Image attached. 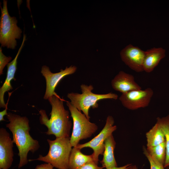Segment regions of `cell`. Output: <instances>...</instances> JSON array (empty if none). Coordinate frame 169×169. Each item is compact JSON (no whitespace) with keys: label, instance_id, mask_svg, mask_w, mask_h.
Wrapping results in <instances>:
<instances>
[{"label":"cell","instance_id":"6da1fadb","mask_svg":"<svg viewBox=\"0 0 169 169\" xmlns=\"http://www.w3.org/2000/svg\"><path fill=\"white\" fill-rule=\"evenodd\" d=\"M7 117L9 123L6 125L13 134V142L17 146L20 161V168L27 164L28 154L29 151L34 153L40 147L38 141L33 139L29 134V121L26 116L8 113Z\"/></svg>","mask_w":169,"mask_h":169},{"label":"cell","instance_id":"7a4b0ae2","mask_svg":"<svg viewBox=\"0 0 169 169\" xmlns=\"http://www.w3.org/2000/svg\"><path fill=\"white\" fill-rule=\"evenodd\" d=\"M48 100L52 106L50 118L49 119L45 110L39 111L40 123L48 129L46 134L54 135L56 137H69L72 123L69 111L64 105L63 100L57 95Z\"/></svg>","mask_w":169,"mask_h":169},{"label":"cell","instance_id":"3957f363","mask_svg":"<svg viewBox=\"0 0 169 169\" xmlns=\"http://www.w3.org/2000/svg\"><path fill=\"white\" fill-rule=\"evenodd\" d=\"M70 137H56L55 140L48 139L49 151L45 156L40 155L38 158L29 161L38 160L49 163L58 169H69V161L72 146Z\"/></svg>","mask_w":169,"mask_h":169},{"label":"cell","instance_id":"277c9868","mask_svg":"<svg viewBox=\"0 0 169 169\" xmlns=\"http://www.w3.org/2000/svg\"><path fill=\"white\" fill-rule=\"evenodd\" d=\"M81 94L71 92L67 95L71 104L79 110L83 112L90 120L89 111L90 108H96L98 107V101L104 99L116 100L118 96L116 94L110 92L106 94H97L92 92L93 86L82 84L80 86Z\"/></svg>","mask_w":169,"mask_h":169},{"label":"cell","instance_id":"5b68a950","mask_svg":"<svg viewBox=\"0 0 169 169\" xmlns=\"http://www.w3.org/2000/svg\"><path fill=\"white\" fill-rule=\"evenodd\" d=\"M66 105L71 113L73 121V128L70 138L73 147H76L80 141L90 137L98 129V126L91 122L85 115L73 106L70 102Z\"/></svg>","mask_w":169,"mask_h":169},{"label":"cell","instance_id":"8992f818","mask_svg":"<svg viewBox=\"0 0 169 169\" xmlns=\"http://www.w3.org/2000/svg\"><path fill=\"white\" fill-rule=\"evenodd\" d=\"M7 5V1L4 0L3 8L0 6V43L1 47L14 49L17 45L16 39L20 38L22 31L17 25L16 18L9 15Z\"/></svg>","mask_w":169,"mask_h":169},{"label":"cell","instance_id":"52a82bcc","mask_svg":"<svg viewBox=\"0 0 169 169\" xmlns=\"http://www.w3.org/2000/svg\"><path fill=\"white\" fill-rule=\"evenodd\" d=\"M114 120L111 115L107 116L106 123L103 128L99 133L90 141L82 144H78L76 147L80 149L85 147L92 149V154L94 162L98 165L99 157L103 155L105 150L104 142L105 139L112 134L117 129V126L114 125Z\"/></svg>","mask_w":169,"mask_h":169},{"label":"cell","instance_id":"ba28073f","mask_svg":"<svg viewBox=\"0 0 169 169\" xmlns=\"http://www.w3.org/2000/svg\"><path fill=\"white\" fill-rule=\"evenodd\" d=\"M153 93V90L150 88L133 90L122 94L119 99L124 107L134 110L148 106Z\"/></svg>","mask_w":169,"mask_h":169},{"label":"cell","instance_id":"9c48e42d","mask_svg":"<svg viewBox=\"0 0 169 169\" xmlns=\"http://www.w3.org/2000/svg\"><path fill=\"white\" fill-rule=\"evenodd\" d=\"M77 69L75 66L71 65L66 67L63 70L56 73H53L49 68L46 65L43 66L41 68V73L45 78L46 82V89L44 99L48 100L53 95H57L55 92V88L60 81L66 76L74 73Z\"/></svg>","mask_w":169,"mask_h":169},{"label":"cell","instance_id":"30bf717a","mask_svg":"<svg viewBox=\"0 0 169 169\" xmlns=\"http://www.w3.org/2000/svg\"><path fill=\"white\" fill-rule=\"evenodd\" d=\"M145 51L129 44L121 51L122 60L130 68L137 72L144 71L143 65Z\"/></svg>","mask_w":169,"mask_h":169},{"label":"cell","instance_id":"8fae6325","mask_svg":"<svg viewBox=\"0 0 169 169\" xmlns=\"http://www.w3.org/2000/svg\"><path fill=\"white\" fill-rule=\"evenodd\" d=\"M13 141L9 133L3 128L0 129V169H8L13 161Z\"/></svg>","mask_w":169,"mask_h":169},{"label":"cell","instance_id":"7c38bea8","mask_svg":"<svg viewBox=\"0 0 169 169\" xmlns=\"http://www.w3.org/2000/svg\"><path fill=\"white\" fill-rule=\"evenodd\" d=\"M113 89L122 94L141 89L135 80L134 76L123 71H120L111 81Z\"/></svg>","mask_w":169,"mask_h":169},{"label":"cell","instance_id":"4fadbf2b","mask_svg":"<svg viewBox=\"0 0 169 169\" xmlns=\"http://www.w3.org/2000/svg\"><path fill=\"white\" fill-rule=\"evenodd\" d=\"M26 39V36L23 34V40L22 44L14 59L7 65V76L5 81L0 88V107L5 108L6 104L4 101V95L7 91L13 89L11 82L12 80H15L14 76L17 69V59L24 45Z\"/></svg>","mask_w":169,"mask_h":169},{"label":"cell","instance_id":"5bb4252c","mask_svg":"<svg viewBox=\"0 0 169 169\" xmlns=\"http://www.w3.org/2000/svg\"><path fill=\"white\" fill-rule=\"evenodd\" d=\"M143 68L144 71L150 73L166 56V50L162 48H153L145 51Z\"/></svg>","mask_w":169,"mask_h":169},{"label":"cell","instance_id":"9a60e30c","mask_svg":"<svg viewBox=\"0 0 169 169\" xmlns=\"http://www.w3.org/2000/svg\"><path fill=\"white\" fill-rule=\"evenodd\" d=\"M105 150L103 154V157L101 161L103 166L106 169L117 167L114 155L116 142L113 136L111 135L105 140L104 142Z\"/></svg>","mask_w":169,"mask_h":169},{"label":"cell","instance_id":"2e32d148","mask_svg":"<svg viewBox=\"0 0 169 169\" xmlns=\"http://www.w3.org/2000/svg\"><path fill=\"white\" fill-rule=\"evenodd\" d=\"M80 149L73 147L69 157V169H76L84 165L94 161L92 154L87 155L83 154Z\"/></svg>","mask_w":169,"mask_h":169},{"label":"cell","instance_id":"e0dca14e","mask_svg":"<svg viewBox=\"0 0 169 169\" xmlns=\"http://www.w3.org/2000/svg\"><path fill=\"white\" fill-rule=\"evenodd\" d=\"M147 148L157 146L165 141L163 132L159 124H155L146 134Z\"/></svg>","mask_w":169,"mask_h":169},{"label":"cell","instance_id":"ac0fdd59","mask_svg":"<svg viewBox=\"0 0 169 169\" xmlns=\"http://www.w3.org/2000/svg\"><path fill=\"white\" fill-rule=\"evenodd\" d=\"M156 122L161 128L164 133L166 148V156L164 165L165 168L169 166V115L164 117H158Z\"/></svg>","mask_w":169,"mask_h":169},{"label":"cell","instance_id":"d6986e66","mask_svg":"<svg viewBox=\"0 0 169 169\" xmlns=\"http://www.w3.org/2000/svg\"><path fill=\"white\" fill-rule=\"evenodd\" d=\"M146 149L153 158L164 166L166 156L165 141L156 146L147 148Z\"/></svg>","mask_w":169,"mask_h":169},{"label":"cell","instance_id":"ffe728a7","mask_svg":"<svg viewBox=\"0 0 169 169\" xmlns=\"http://www.w3.org/2000/svg\"><path fill=\"white\" fill-rule=\"evenodd\" d=\"M143 154L149 162L150 169H166L163 166L160 164L149 154L146 148L143 147Z\"/></svg>","mask_w":169,"mask_h":169},{"label":"cell","instance_id":"44dd1931","mask_svg":"<svg viewBox=\"0 0 169 169\" xmlns=\"http://www.w3.org/2000/svg\"><path fill=\"white\" fill-rule=\"evenodd\" d=\"M11 57H7L3 53L2 47L0 48V75L3 74V70L5 67L7 65L12 59Z\"/></svg>","mask_w":169,"mask_h":169},{"label":"cell","instance_id":"7402d4cb","mask_svg":"<svg viewBox=\"0 0 169 169\" xmlns=\"http://www.w3.org/2000/svg\"><path fill=\"white\" fill-rule=\"evenodd\" d=\"M103 167L99 166L94 161L87 163L76 169H103Z\"/></svg>","mask_w":169,"mask_h":169},{"label":"cell","instance_id":"603a6c76","mask_svg":"<svg viewBox=\"0 0 169 169\" xmlns=\"http://www.w3.org/2000/svg\"><path fill=\"white\" fill-rule=\"evenodd\" d=\"M54 166L49 163H45L36 166L35 169H53Z\"/></svg>","mask_w":169,"mask_h":169},{"label":"cell","instance_id":"cb8c5ba5","mask_svg":"<svg viewBox=\"0 0 169 169\" xmlns=\"http://www.w3.org/2000/svg\"><path fill=\"white\" fill-rule=\"evenodd\" d=\"M9 99L7 101V102L6 104V106L5 108V110H3L2 111L0 112V121H2L3 120H5L4 119V116L5 115H8V113L7 112V110L8 109L7 105L8 104V101L9 100Z\"/></svg>","mask_w":169,"mask_h":169},{"label":"cell","instance_id":"d4e9b609","mask_svg":"<svg viewBox=\"0 0 169 169\" xmlns=\"http://www.w3.org/2000/svg\"><path fill=\"white\" fill-rule=\"evenodd\" d=\"M132 164H127L120 167H115L109 169H127Z\"/></svg>","mask_w":169,"mask_h":169},{"label":"cell","instance_id":"484cf974","mask_svg":"<svg viewBox=\"0 0 169 169\" xmlns=\"http://www.w3.org/2000/svg\"><path fill=\"white\" fill-rule=\"evenodd\" d=\"M127 169H138V168L136 165H132L131 164Z\"/></svg>","mask_w":169,"mask_h":169},{"label":"cell","instance_id":"4316f807","mask_svg":"<svg viewBox=\"0 0 169 169\" xmlns=\"http://www.w3.org/2000/svg\"><path fill=\"white\" fill-rule=\"evenodd\" d=\"M165 168H166V169H169V166L166 167Z\"/></svg>","mask_w":169,"mask_h":169}]
</instances>
